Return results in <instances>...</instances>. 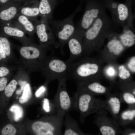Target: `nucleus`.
<instances>
[{
  "instance_id": "393cba45",
  "label": "nucleus",
  "mask_w": 135,
  "mask_h": 135,
  "mask_svg": "<svg viewBox=\"0 0 135 135\" xmlns=\"http://www.w3.org/2000/svg\"><path fill=\"white\" fill-rule=\"evenodd\" d=\"M31 96V88L29 84L28 83L24 88L22 94L19 99V102L22 104L27 102L30 98Z\"/></svg>"
},
{
  "instance_id": "20e7f679",
  "label": "nucleus",
  "mask_w": 135,
  "mask_h": 135,
  "mask_svg": "<svg viewBox=\"0 0 135 135\" xmlns=\"http://www.w3.org/2000/svg\"><path fill=\"white\" fill-rule=\"evenodd\" d=\"M72 63L68 60L64 61L54 56H46L40 72L47 82L64 78L68 80Z\"/></svg>"
},
{
  "instance_id": "dca6fc26",
  "label": "nucleus",
  "mask_w": 135,
  "mask_h": 135,
  "mask_svg": "<svg viewBox=\"0 0 135 135\" xmlns=\"http://www.w3.org/2000/svg\"><path fill=\"white\" fill-rule=\"evenodd\" d=\"M21 7L6 4L0 7V24H9L19 12Z\"/></svg>"
},
{
  "instance_id": "c9c22d12",
  "label": "nucleus",
  "mask_w": 135,
  "mask_h": 135,
  "mask_svg": "<svg viewBox=\"0 0 135 135\" xmlns=\"http://www.w3.org/2000/svg\"><path fill=\"white\" fill-rule=\"evenodd\" d=\"M123 135H135V130L131 128L126 129L122 134Z\"/></svg>"
},
{
  "instance_id": "9d476101",
  "label": "nucleus",
  "mask_w": 135,
  "mask_h": 135,
  "mask_svg": "<svg viewBox=\"0 0 135 135\" xmlns=\"http://www.w3.org/2000/svg\"><path fill=\"white\" fill-rule=\"evenodd\" d=\"M116 9L111 12L112 19L118 26L132 28L134 16L132 11L124 4H119Z\"/></svg>"
},
{
  "instance_id": "9b49d317",
  "label": "nucleus",
  "mask_w": 135,
  "mask_h": 135,
  "mask_svg": "<svg viewBox=\"0 0 135 135\" xmlns=\"http://www.w3.org/2000/svg\"><path fill=\"white\" fill-rule=\"evenodd\" d=\"M85 32L76 27L75 32L67 42L70 54V58L68 60L70 63L75 61L82 52V40Z\"/></svg>"
},
{
  "instance_id": "4c0bfd02",
  "label": "nucleus",
  "mask_w": 135,
  "mask_h": 135,
  "mask_svg": "<svg viewBox=\"0 0 135 135\" xmlns=\"http://www.w3.org/2000/svg\"><path fill=\"white\" fill-rule=\"evenodd\" d=\"M108 71H109L108 73L109 74H110V75H112V74H113L114 73V72H112V71H114V70H112V69H111V68L110 69H109Z\"/></svg>"
},
{
  "instance_id": "f3484780",
  "label": "nucleus",
  "mask_w": 135,
  "mask_h": 135,
  "mask_svg": "<svg viewBox=\"0 0 135 135\" xmlns=\"http://www.w3.org/2000/svg\"><path fill=\"white\" fill-rule=\"evenodd\" d=\"M65 115L64 121L65 130L64 135H88L80 129L78 124L76 120L74 119L68 113Z\"/></svg>"
},
{
  "instance_id": "f257e3e1",
  "label": "nucleus",
  "mask_w": 135,
  "mask_h": 135,
  "mask_svg": "<svg viewBox=\"0 0 135 135\" xmlns=\"http://www.w3.org/2000/svg\"><path fill=\"white\" fill-rule=\"evenodd\" d=\"M118 27L106 13L100 16L85 31L83 42V50H88L100 37L110 36L116 32Z\"/></svg>"
},
{
  "instance_id": "aec40b11",
  "label": "nucleus",
  "mask_w": 135,
  "mask_h": 135,
  "mask_svg": "<svg viewBox=\"0 0 135 135\" xmlns=\"http://www.w3.org/2000/svg\"><path fill=\"white\" fill-rule=\"evenodd\" d=\"M0 44L6 53L9 61L13 60V53L11 43L7 36L0 27Z\"/></svg>"
},
{
  "instance_id": "c756f323",
  "label": "nucleus",
  "mask_w": 135,
  "mask_h": 135,
  "mask_svg": "<svg viewBox=\"0 0 135 135\" xmlns=\"http://www.w3.org/2000/svg\"><path fill=\"white\" fill-rule=\"evenodd\" d=\"M118 70V76L120 78L123 80H126L130 77V72L124 66L122 65L120 66Z\"/></svg>"
},
{
  "instance_id": "423d86ee",
  "label": "nucleus",
  "mask_w": 135,
  "mask_h": 135,
  "mask_svg": "<svg viewBox=\"0 0 135 135\" xmlns=\"http://www.w3.org/2000/svg\"><path fill=\"white\" fill-rule=\"evenodd\" d=\"M64 117L57 114L52 115L48 120H39L34 122L32 125V129L37 135L62 134V129Z\"/></svg>"
},
{
  "instance_id": "b1692460",
  "label": "nucleus",
  "mask_w": 135,
  "mask_h": 135,
  "mask_svg": "<svg viewBox=\"0 0 135 135\" xmlns=\"http://www.w3.org/2000/svg\"><path fill=\"white\" fill-rule=\"evenodd\" d=\"M18 82L15 79L12 80L6 87L4 92V94L6 97L10 98L12 96L16 90Z\"/></svg>"
},
{
  "instance_id": "2eb2a0df",
  "label": "nucleus",
  "mask_w": 135,
  "mask_h": 135,
  "mask_svg": "<svg viewBox=\"0 0 135 135\" xmlns=\"http://www.w3.org/2000/svg\"><path fill=\"white\" fill-rule=\"evenodd\" d=\"M106 96V99L104 100L106 110L110 113L113 119L117 122L120 110L121 101L116 94L110 93Z\"/></svg>"
},
{
  "instance_id": "6ab92c4d",
  "label": "nucleus",
  "mask_w": 135,
  "mask_h": 135,
  "mask_svg": "<svg viewBox=\"0 0 135 135\" xmlns=\"http://www.w3.org/2000/svg\"><path fill=\"white\" fill-rule=\"evenodd\" d=\"M132 28H124L122 33L118 34L119 39L124 46L130 47L135 43V33Z\"/></svg>"
},
{
  "instance_id": "a211bd4d",
  "label": "nucleus",
  "mask_w": 135,
  "mask_h": 135,
  "mask_svg": "<svg viewBox=\"0 0 135 135\" xmlns=\"http://www.w3.org/2000/svg\"><path fill=\"white\" fill-rule=\"evenodd\" d=\"M135 118V108H129L120 113L117 123L124 127L134 123Z\"/></svg>"
},
{
  "instance_id": "4468645a",
  "label": "nucleus",
  "mask_w": 135,
  "mask_h": 135,
  "mask_svg": "<svg viewBox=\"0 0 135 135\" xmlns=\"http://www.w3.org/2000/svg\"><path fill=\"white\" fill-rule=\"evenodd\" d=\"M77 88L82 89L94 96L110 94L106 88L98 82L90 80L77 82Z\"/></svg>"
},
{
  "instance_id": "bb28decb",
  "label": "nucleus",
  "mask_w": 135,
  "mask_h": 135,
  "mask_svg": "<svg viewBox=\"0 0 135 135\" xmlns=\"http://www.w3.org/2000/svg\"><path fill=\"white\" fill-rule=\"evenodd\" d=\"M14 68L8 65L0 63V78L13 74Z\"/></svg>"
},
{
  "instance_id": "4be33fe9",
  "label": "nucleus",
  "mask_w": 135,
  "mask_h": 135,
  "mask_svg": "<svg viewBox=\"0 0 135 135\" xmlns=\"http://www.w3.org/2000/svg\"><path fill=\"white\" fill-rule=\"evenodd\" d=\"M124 46L120 39L114 37L108 42L107 47L109 51L114 54L118 55L124 50Z\"/></svg>"
},
{
  "instance_id": "c85d7f7f",
  "label": "nucleus",
  "mask_w": 135,
  "mask_h": 135,
  "mask_svg": "<svg viewBox=\"0 0 135 135\" xmlns=\"http://www.w3.org/2000/svg\"><path fill=\"white\" fill-rule=\"evenodd\" d=\"M16 132V130L14 126L11 124H8L2 128L1 134L2 135H14Z\"/></svg>"
},
{
  "instance_id": "58836bf2",
  "label": "nucleus",
  "mask_w": 135,
  "mask_h": 135,
  "mask_svg": "<svg viewBox=\"0 0 135 135\" xmlns=\"http://www.w3.org/2000/svg\"></svg>"
},
{
  "instance_id": "5701e85b",
  "label": "nucleus",
  "mask_w": 135,
  "mask_h": 135,
  "mask_svg": "<svg viewBox=\"0 0 135 135\" xmlns=\"http://www.w3.org/2000/svg\"><path fill=\"white\" fill-rule=\"evenodd\" d=\"M117 94L120 98L121 102L127 104L129 108H135V96L131 92L126 91L121 94Z\"/></svg>"
},
{
  "instance_id": "72a5a7b5",
  "label": "nucleus",
  "mask_w": 135,
  "mask_h": 135,
  "mask_svg": "<svg viewBox=\"0 0 135 135\" xmlns=\"http://www.w3.org/2000/svg\"><path fill=\"white\" fill-rule=\"evenodd\" d=\"M18 83L20 85V87L16 91V94H20L23 91L25 86L28 83L26 81L20 80L18 81Z\"/></svg>"
},
{
  "instance_id": "f03ea898",
  "label": "nucleus",
  "mask_w": 135,
  "mask_h": 135,
  "mask_svg": "<svg viewBox=\"0 0 135 135\" xmlns=\"http://www.w3.org/2000/svg\"><path fill=\"white\" fill-rule=\"evenodd\" d=\"M17 48L20 54V66L29 73L40 72L48 50L34 42Z\"/></svg>"
},
{
  "instance_id": "473e14b6",
  "label": "nucleus",
  "mask_w": 135,
  "mask_h": 135,
  "mask_svg": "<svg viewBox=\"0 0 135 135\" xmlns=\"http://www.w3.org/2000/svg\"><path fill=\"white\" fill-rule=\"evenodd\" d=\"M128 66L131 71L133 72H135V57L134 56L130 58L128 63Z\"/></svg>"
},
{
  "instance_id": "39448f33",
  "label": "nucleus",
  "mask_w": 135,
  "mask_h": 135,
  "mask_svg": "<svg viewBox=\"0 0 135 135\" xmlns=\"http://www.w3.org/2000/svg\"><path fill=\"white\" fill-rule=\"evenodd\" d=\"M79 11L78 9H76L65 19L56 20L53 18L49 22L52 26L54 35L58 40L62 54H64V46L76 31V27L74 23L73 18L75 15Z\"/></svg>"
},
{
  "instance_id": "f8f14e48",
  "label": "nucleus",
  "mask_w": 135,
  "mask_h": 135,
  "mask_svg": "<svg viewBox=\"0 0 135 135\" xmlns=\"http://www.w3.org/2000/svg\"><path fill=\"white\" fill-rule=\"evenodd\" d=\"M0 27L7 36L14 38L20 42L22 45H27L34 42L32 39L27 37L23 31L16 27L2 24H0Z\"/></svg>"
},
{
  "instance_id": "7c9ffc66",
  "label": "nucleus",
  "mask_w": 135,
  "mask_h": 135,
  "mask_svg": "<svg viewBox=\"0 0 135 135\" xmlns=\"http://www.w3.org/2000/svg\"><path fill=\"white\" fill-rule=\"evenodd\" d=\"M9 62L5 52L0 44V63L7 64Z\"/></svg>"
},
{
  "instance_id": "0eeeda50",
  "label": "nucleus",
  "mask_w": 135,
  "mask_h": 135,
  "mask_svg": "<svg viewBox=\"0 0 135 135\" xmlns=\"http://www.w3.org/2000/svg\"><path fill=\"white\" fill-rule=\"evenodd\" d=\"M36 33L38 38L39 45L47 50L59 47L58 43L56 39L55 35L48 20L40 18L34 22Z\"/></svg>"
},
{
  "instance_id": "2f4dec72",
  "label": "nucleus",
  "mask_w": 135,
  "mask_h": 135,
  "mask_svg": "<svg viewBox=\"0 0 135 135\" xmlns=\"http://www.w3.org/2000/svg\"><path fill=\"white\" fill-rule=\"evenodd\" d=\"M11 74L0 78V92H4V89L8 84V78Z\"/></svg>"
},
{
  "instance_id": "e433bc0d",
  "label": "nucleus",
  "mask_w": 135,
  "mask_h": 135,
  "mask_svg": "<svg viewBox=\"0 0 135 135\" xmlns=\"http://www.w3.org/2000/svg\"><path fill=\"white\" fill-rule=\"evenodd\" d=\"M10 0H0V7L6 4L7 2Z\"/></svg>"
},
{
  "instance_id": "1a4fd4ad",
  "label": "nucleus",
  "mask_w": 135,
  "mask_h": 135,
  "mask_svg": "<svg viewBox=\"0 0 135 135\" xmlns=\"http://www.w3.org/2000/svg\"><path fill=\"white\" fill-rule=\"evenodd\" d=\"M93 122L98 127L100 134L102 135L122 134L123 131L119 127L117 123L109 118L106 110L96 113Z\"/></svg>"
},
{
  "instance_id": "f704fd0d",
  "label": "nucleus",
  "mask_w": 135,
  "mask_h": 135,
  "mask_svg": "<svg viewBox=\"0 0 135 135\" xmlns=\"http://www.w3.org/2000/svg\"><path fill=\"white\" fill-rule=\"evenodd\" d=\"M46 90V88L44 86H41L36 91L35 94V96L36 98L40 97L44 94Z\"/></svg>"
},
{
  "instance_id": "a878e982",
  "label": "nucleus",
  "mask_w": 135,
  "mask_h": 135,
  "mask_svg": "<svg viewBox=\"0 0 135 135\" xmlns=\"http://www.w3.org/2000/svg\"><path fill=\"white\" fill-rule=\"evenodd\" d=\"M42 108L46 113L52 112L54 114H56V109L53 102L52 104H51L49 100L47 98L43 99Z\"/></svg>"
},
{
  "instance_id": "412c9836",
  "label": "nucleus",
  "mask_w": 135,
  "mask_h": 135,
  "mask_svg": "<svg viewBox=\"0 0 135 135\" xmlns=\"http://www.w3.org/2000/svg\"><path fill=\"white\" fill-rule=\"evenodd\" d=\"M38 6L21 7L19 12L25 16L29 20L33 22L40 16Z\"/></svg>"
},
{
  "instance_id": "cd10ccee",
  "label": "nucleus",
  "mask_w": 135,
  "mask_h": 135,
  "mask_svg": "<svg viewBox=\"0 0 135 135\" xmlns=\"http://www.w3.org/2000/svg\"><path fill=\"white\" fill-rule=\"evenodd\" d=\"M9 110L14 114V119L18 121L23 116V110L20 106L14 104L9 109Z\"/></svg>"
},
{
  "instance_id": "ddd939ff",
  "label": "nucleus",
  "mask_w": 135,
  "mask_h": 135,
  "mask_svg": "<svg viewBox=\"0 0 135 135\" xmlns=\"http://www.w3.org/2000/svg\"><path fill=\"white\" fill-rule=\"evenodd\" d=\"M9 25L21 29L30 37L33 36L36 33L34 22L31 21L26 16L20 12Z\"/></svg>"
},
{
  "instance_id": "7ed1b4c3",
  "label": "nucleus",
  "mask_w": 135,
  "mask_h": 135,
  "mask_svg": "<svg viewBox=\"0 0 135 135\" xmlns=\"http://www.w3.org/2000/svg\"><path fill=\"white\" fill-rule=\"evenodd\" d=\"M77 88L72 98L73 108L79 112L81 123H84L86 118L92 114L106 110L104 100L96 98L88 92Z\"/></svg>"
},
{
  "instance_id": "6e6552de",
  "label": "nucleus",
  "mask_w": 135,
  "mask_h": 135,
  "mask_svg": "<svg viewBox=\"0 0 135 135\" xmlns=\"http://www.w3.org/2000/svg\"><path fill=\"white\" fill-rule=\"evenodd\" d=\"M67 80L65 78L58 80L57 90L53 100L56 114L64 116L73 108V99L69 95L66 89Z\"/></svg>"
}]
</instances>
